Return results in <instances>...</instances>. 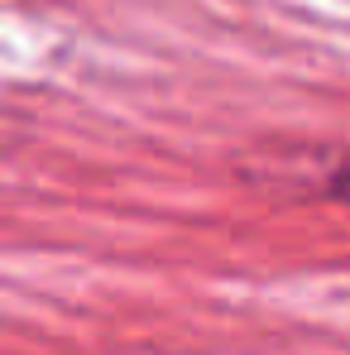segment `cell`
Returning <instances> with one entry per match:
<instances>
[{
	"mask_svg": "<svg viewBox=\"0 0 350 355\" xmlns=\"http://www.w3.org/2000/svg\"><path fill=\"white\" fill-rule=\"evenodd\" d=\"M322 192H326L331 202H346V207H350V154L341 159V164H331V168H326V178H322Z\"/></svg>",
	"mask_w": 350,
	"mask_h": 355,
	"instance_id": "6da1fadb",
	"label": "cell"
}]
</instances>
